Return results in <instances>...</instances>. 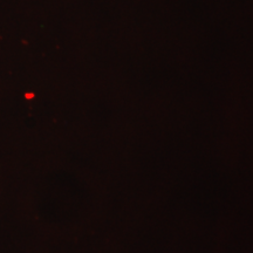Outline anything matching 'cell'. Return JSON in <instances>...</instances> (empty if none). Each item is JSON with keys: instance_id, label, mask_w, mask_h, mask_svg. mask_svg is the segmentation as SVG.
Here are the masks:
<instances>
[]
</instances>
